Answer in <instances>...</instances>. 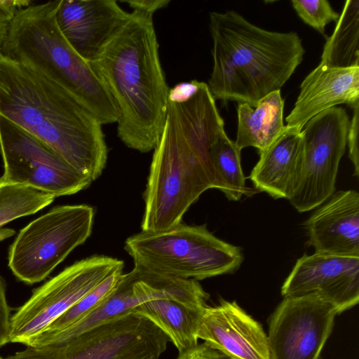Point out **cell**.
Here are the masks:
<instances>
[{
    "label": "cell",
    "mask_w": 359,
    "mask_h": 359,
    "mask_svg": "<svg viewBox=\"0 0 359 359\" xmlns=\"http://www.w3.org/2000/svg\"><path fill=\"white\" fill-rule=\"evenodd\" d=\"M224 122L207 83L182 104L168 102L163 130L144 192L142 231L160 233L182 222L206 190L214 189L210 149Z\"/></svg>",
    "instance_id": "obj_1"
},
{
    "label": "cell",
    "mask_w": 359,
    "mask_h": 359,
    "mask_svg": "<svg viewBox=\"0 0 359 359\" xmlns=\"http://www.w3.org/2000/svg\"><path fill=\"white\" fill-rule=\"evenodd\" d=\"M0 115L47 144L92 182L102 173L108 149L102 124L54 82L4 55Z\"/></svg>",
    "instance_id": "obj_2"
},
{
    "label": "cell",
    "mask_w": 359,
    "mask_h": 359,
    "mask_svg": "<svg viewBox=\"0 0 359 359\" xmlns=\"http://www.w3.org/2000/svg\"><path fill=\"white\" fill-rule=\"evenodd\" d=\"M89 65L116 105L119 139L141 153L154 150L166 120L170 88L161 64L153 15L130 13Z\"/></svg>",
    "instance_id": "obj_3"
},
{
    "label": "cell",
    "mask_w": 359,
    "mask_h": 359,
    "mask_svg": "<svg viewBox=\"0 0 359 359\" xmlns=\"http://www.w3.org/2000/svg\"><path fill=\"white\" fill-rule=\"evenodd\" d=\"M210 30L213 66L208 86L215 100L255 107L280 90L303 60L297 32L264 29L233 11L211 12Z\"/></svg>",
    "instance_id": "obj_4"
},
{
    "label": "cell",
    "mask_w": 359,
    "mask_h": 359,
    "mask_svg": "<svg viewBox=\"0 0 359 359\" xmlns=\"http://www.w3.org/2000/svg\"><path fill=\"white\" fill-rule=\"evenodd\" d=\"M60 1L20 10L8 25L3 55L54 82L102 125L116 123L118 111L107 89L57 27L55 12Z\"/></svg>",
    "instance_id": "obj_5"
},
{
    "label": "cell",
    "mask_w": 359,
    "mask_h": 359,
    "mask_svg": "<svg viewBox=\"0 0 359 359\" xmlns=\"http://www.w3.org/2000/svg\"><path fill=\"white\" fill-rule=\"evenodd\" d=\"M124 248L137 269L198 281L234 273L244 259L241 248L218 238L205 224L181 222L160 233L141 231L128 238Z\"/></svg>",
    "instance_id": "obj_6"
},
{
    "label": "cell",
    "mask_w": 359,
    "mask_h": 359,
    "mask_svg": "<svg viewBox=\"0 0 359 359\" xmlns=\"http://www.w3.org/2000/svg\"><path fill=\"white\" fill-rule=\"evenodd\" d=\"M93 207L65 205L53 208L20 230L8 251V266L27 284L44 280L73 250L92 233Z\"/></svg>",
    "instance_id": "obj_7"
},
{
    "label": "cell",
    "mask_w": 359,
    "mask_h": 359,
    "mask_svg": "<svg viewBox=\"0 0 359 359\" xmlns=\"http://www.w3.org/2000/svg\"><path fill=\"white\" fill-rule=\"evenodd\" d=\"M0 151L5 182L55 197L76 194L92 182L47 144L1 115Z\"/></svg>",
    "instance_id": "obj_8"
},
{
    "label": "cell",
    "mask_w": 359,
    "mask_h": 359,
    "mask_svg": "<svg viewBox=\"0 0 359 359\" xmlns=\"http://www.w3.org/2000/svg\"><path fill=\"white\" fill-rule=\"evenodd\" d=\"M123 262L91 256L65 268L36 288L11 317L10 342L24 344L42 332Z\"/></svg>",
    "instance_id": "obj_9"
},
{
    "label": "cell",
    "mask_w": 359,
    "mask_h": 359,
    "mask_svg": "<svg viewBox=\"0 0 359 359\" xmlns=\"http://www.w3.org/2000/svg\"><path fill=\"white\" fill-rule=\"evenodd\" d=\"M169 341L151 320L130 311L62 345L34 348L42 359H160Z\"/></svg>",
    "instance_id": "obj_10"
},
{
    "label": "cell",
    "mask_w": 359,
    "mask_h": 359,
    "mask_svg": "<svg viewBox=\"0 0 359 359\" xmlns=\"http://www.w3.org/2000/svg\"><path fill=\"white\" fill-rule=\"evenodd\" d=\"M349 123L346 110L334 107L311 118L302 128V177L298 189L289 200L298 212L320 206L334 193Z\"/></svg>",
    "instance_id": "obj_11"
},
{
    "label": "cell",
    "mask_w": 359,
    "mask_h": 359,
    "mask_svg": "<svg viewBox=\"0 0 359 359\" xmlns=\"http://www.w3.org/2000/svg\"><path fill=\"white\" fill-rule=\"evenodd\" d=\"M337 314L317 292L284 297L269 321L270 359H320Z\"/></svg>",
    "instance_id": "obj_12"
},
{
    "label": "cell",
    "mask_w": 359,
    "mask_h": 359,
    "mask_svg": "<svg viewBox=\"0 0 359 359\" xmlns=\"http://www.w3.org/2000/svg\"><path fill=\"white\" fill-rule=\"evenodd\" d=\"M177 289L168 276L133 268L122 274L118 284L102 304L87 316L56 333L34 336L25 342L32 347L62 345L81 334L136 306L156 299H175Z\"/></svg>",
    "instance_id": "obj_13"
},
{
    "label": "cell",
    "mask_w": 359,
    "mask_h": 359,
    "mask_svg": "<svg viewBox=\"0 0 359 359\" xmlns=\"http://www.w3.org/2000/svg\"><path fill=\"white\" fill-rule=\"evenodd\" d=\"M317 292L338 314L359 301V257L315 252L299 258L281 287L284 297Z\"/></svg>",
    "instance_id": "obj_14"
},
{
    "label": "cell",
    "mask_w": 359,
    "mask_h": 359,
    "mask_svg": "<svg viewBox=\"0 0 359 359\" xmlns=\"http://www.w3.org/2000/svg\"><path fill=\"white\" fill-rule=\"evenodd\" d=\"M129 16L130 13L114 0H61L55 12V21L72 48L91 63Z\"/></svg>",
    "instance_id": "obj_15"
},
{
    "label": "cell",
    "mask_w": 359,
    "mask_h": 359,
    "mask_svg": "<svg viewBox=\"0 0 359 359\" xmlns=\"http://www.w3.org/2000/svg\"><path fill=\"white\" fill-rule=\"evenodd\" d=\"M197 337L225 359H270L262 326L235 301L208 305Z\"/></svg>",
    "instance_id": "obj_16"
},
{
    "label": "cell",
    "mask_w": 359,
    "mask_h": 359,
    "mask_svg": "<svg viewBox=\"0 0 359 359\" xmlns=\"http://www.w3.org/2000/svg\"><path fill=\"white\" fill-rule=\"evenodd\" d=\"M315 252L359 257V194L334 193L304 224Z\"/></svg>",
    "instance_id": "obj_17"
},
{
    "label": "cell",
    "mask_w": 359,
    "mask_h": 359,
    "mask_svg": "<svg viewBox=\"0 0 359 359\" xmlns=\"http://www.w3.org/2000/svg\"><path fill=\"white\" fill-rule=\"evenodd\" d=\"M341 104L352 108L359 104V65L332 67L319 63L302 82L285 126L301 132L311 118Z\"/></svg>",
    "instance_id": "obj_18"
},
{
    "label": "cell",
    "mask_w": 359,
    "mask_h": 359,
    "mask_svg": "<svg viewBox=\"0 0 359 359\" xmlns=\"http://www.w3.org/2000/svg\"><path fill=\"white\" fill-rule=\"evenodd\" d=\"M249 178L259 191L274 199L290 200L300 184L303 166L301 132L285 129L264 151Z\"/></svg>",
    "instance_id": "obj_19"
},
{
    "label": "cell",
    "mask_w": 359,
    "mask_h": 359,
    "mask_svg": "<svg viewBox=\"0 0 359 359\" xmlns=\"http://www.w3.org/2000/svg\"><path fill=\"white\" fill-rule=\"evenodd\" d=\"M284 100L280 90L261 99L255 107L238 103V129L235 144L239 150L248 147L266 149L283 132Z\"/></svg>",
    "instance_id": "obj_20"
},
{
    "label": "cell",
    "mask_w": 359,
    "mask_h": 359,
    "mask_svg": "<svg viewBox=\"0 0 359 359\" xmlns=\"http://www.w3.org/2000/svg\"><path fill=\"white\" fill-rule=\"evenodd\" d=\"M206 307L191 306L172 299H156L141 304L132 312L154 323L168 336L178 353H181L198 344V330Z\"/></svg>",
    "instance_id": "obj_21"
},
{
    "label": "cell",
    "mask_w": 359,
    "mask_h": 359,
    "mask_svg": "<svg viewBox=\"0 0 359 359\" xmlns=\"http://www.w3.org/2000/svg\"><path fill=\"white\" fill-rule=\"evenodd\" d=\"M332 67L359 65V0H347L332 34L323 46L320 62Z\"/></svg>",
    "instance_id": "obj_22"
},
{
    "label": "cell",
    "mask_w": 359,
    "mask_h": 359,
    "mask_svg": "<svg viewBox=\"0 0 359 359\" xmlns=\"http://www.w3.org/2000/svg\"><path fill=\"white\" fill-rule=\"evenodd\" d=\"M241 150L222 130L210 149V160L215 175V187L229 201H239L243 195L253 194L245 185L241 164Z\"/></svg>",
    "instance_id": "obj_23"
},
{
    "label": "cell",
    "mask_w": 359,
    "mask_h": 359,
    "mask_svg": "<svg viewBox=\"0 0 359 359\" xmlns=\"http://www.w3.org/2000/svg\"><path fill=\"white\" fill-rule=\"evenodd\" d=\"M55 198L49 194L0 178V229L14 219L37 212L51 204Z\"/></svg>",
    "instance_id": "obj_24"
},
{
    "label": "cell",
    "mask_w": 359,
    "mask_h": 359,
    "mask_svg": "<svg viewBox=\"0 0 359 359\" xmlns=\"http://www.w3.org/2000/svg\"><path fill=\"white\" fill-rule=\"evenodd\" d=\"M123 266L111 272L83 298L36 335L46 336L63 330L95 310L118 284ZM36 336V335H35Z\"/></svg>",
    "instance_id": "obj_25"
},
{
    "label": "cell",
    "mask_w": 359,
    "mask_h": 359,
    "mask_svg": "<svg viewBox=\"0 0 359 359\" xmlns=\"http://www.w3.org/2000/svg\"><path fill=\"white\" fill-rule=\"evenodd\" d=\"M291 4L302 20L323 35L326 25L339 17L327 0H292Z\"/></svg>",
    "instance_id": "obj_26"
},
{
    "label": "cell",
    "mask_w": 359,
    "mask_h": 359,
    "mask_svg": "<svg viewBox=\"0 0 359 359\" xmlns=\"http://www.w3.org/2000/svg\"><path fill=\"white\" fill-rule=\"evenodd\" d=\"M11 308L6 299V283L0 274V348L10 342Z\"/></svg>",
    "instance_id": "obj_27"
},
{
    "label": "cell",
    "mask_w": 359,
    "mask_h": 359,
    "mask_svg": "<svg viewBox=\"0 0 359 359\" xmlns=\"http://www.w3.org/2000/svg\"><path fill=\"white\" fill-rule=\"evenodd\" d=\"M353 114L350 121L347 135L348 157L354 167L353 175H359L358 130H359V104L353 108Z\"/></svg>",
    "instance_id": "obj_28"
},
{
    "label": "cell",
    "mask_w": 359,
    "mask_h": 359,
    "mask_svg": "<svg viewBox=\"0 0 359 359\" xmlns=\"http://www.w3.org/2000/svg\"><path fill=\"white\" fill-rule=\"evenodd\" d=\"M201 83V81L193 80L176 84L169 89L168 102L174 104H182L187 102L198 92Z\"/></svg>",
    "instance_id": "obj_29"
},
{
    "label": "cell",
    "mask_w": 359,
    "mask_h": 359,
    "mask_svg": "<svg viewBox=\"0 0 359 359\" xmlns=\"http://www.w3.org/2000/svg\"><path fill=\"white\" fill-rule=\"evenodd\" d=\"M31 4L25 0H0V24L9 25L20 10Z\"/></svg>",
    "instance_id": "obj_30"
},
{
    "label": "cell",
    "mask_w": 359,
    "mask_h": 359,
    "mask_svg": "<svg viewBox=\"0 0 359 359\" xmlns=\"http://www.w3.org/2000/svg\"><path fill=\"white\" fill-rule=\"evenodd\" d=\"M176 359H225L219 353L211 348L205 343L179 353Z\"/></svg>",
    "instance_id": "obj_31"
},
{
    "label": "cell",
    "mask_w": 359,
    "mask_h": 359,
    "mask_svg": "<svg viewBox=\"0 0 359 359\" xmlns=\"http://www.w3.org/2000/svg\"><path fill=\"white\" fill-rule=\"evenodd\" d=\"M127 3L133 11H139L153 15L157 11L168 6L169 0H130L123 1Z\"/></svg>",
    "instance_id": "obj_32"
},
{
    "label": "cell",
    "mask_w": 359,
    "mask_h": 359,
    "mask_svg": "<svg viewBox=\"0 0 359 359\" xmlns=\"http://www.w3.org/2000/svg\"><path fill=\"white\" fill-rule=\"evenodd\" d=\"M4 359H42L36 353L35 348L32 346H27L22 351L8 356Z\"/></svg>",
    "instance_id": "obj_33"
},
{
    "label": "cell",
    "mask_w": 359,
    "mask_h": 359,
    "mask_svg": "<svg viewBox=\"0 0 359 359\" xmlns=\"http://www.w3.org/2000/svg\"><path fill=\"white\" fill-rule=\"evenodd\" d=\"M8 25L0 24V57L3 56V48L8 34Z\"/></svg>",
    "instance_id": "obj_34"
},
{
    "label": "cell",
    "mask_w": 359,
    "mask_h": 359,
    "mask_svg": "<svg viewBox=\"0 0 359 359\" xmlns=\"http://www.w3.org/2000/svg\"><path fill=\"white\" fill-rule=\"evenodd\" d=\"M0 359H4V358H1V357H0Z\"/></svg>",
    "instance_id": "obj_35"
}]
</instances>
